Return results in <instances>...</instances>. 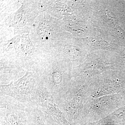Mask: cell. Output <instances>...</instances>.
<instances>
[{
	"label": "cell",
	"mask_w": 125,
	"mask_h": 125,
	"mask_svg": "<svg viewBox=\"0 0 125 125\" xmlns=\"http://www.w3.org/2000/svg\"><path fill=\"white\" fill-rule=\"evenodd\" d=\"M31 125H60L52 119L41 108L36 106L34 109Z\"/></svg>",
	"instance_id": "cell-4"
},
{
	"label": "cell",
	"mask_w": 125,
	"mask_h": 125,
	"mask_svg": "<svg viewBox=\"0 0 125 125\" xmlns=\"http://www.w3.org/2000/svg\"><path fill=\"white\" fill-rule=\"evenodd\" d=\"M116 117L121 120H125V106L120 108L116 112Z\"/></svg>",
	"instance_id": "cell-6"
},
{
	"label": "cell",
	"mask_w": 125,
	"mask_h": 125,
	"mask_svg": "<svg viewBox=\"0 0 125 125\" xmlns=\"http://www.w3.org/2000/svg\"><path fill=\"white\" fill-rule=\"evenodd\" d=\"M37 104L58 125H72L67 121L53 96L43 85L39 90Z\"/></svg>",
	"instance_id": "cell-3"
},
{
	"label": "cell",
	"mask_w": 125,
	"mask_h": 125,
	"mask_svg": "<svg viewBox=\"0 0 125 125\" xmlns=\"http://www.w3.org/2000/svg\"><path fill=\"white\" fill-rule=\"evenodd\" d=\"M36 106L0 94V120L7 125H31L32 115Z\"/></svg>",
	"instance_id": "cell-2"
},
{
	"label": "cell",
	"mask_w": 125,
	"mask_h": 125,
	"mask_svg": "<svg viewBox=\"0 0 125 125\" xmlns=\"http://www.w3.org/2000/svg\"><path fill=\"white\" fill-rule=\"evenodd\" d=\"M43 85L42 76L27 72L18 80L0 85V94L10 96L23 103L37 106L39 92Z\"/></svg>",
	"instance_id": "cell-1"
},
{
	"label": "cell",
	"mask_w": 125,
	"mask_h": 125,
	"mask_svg": "<svg viewBox=\"0 0 125 125\" xmlns=\"http://www.w3.org/2000/svg\"><path fill=\"white\" fill-rule=\"evenodd\" d=\"M39 34L40 38L43 40L48 39L50 34L49 29L47 28L40 29L39 30Z\"/></svg>",
	"instance_id": "cell-5"
}]
</instances>
